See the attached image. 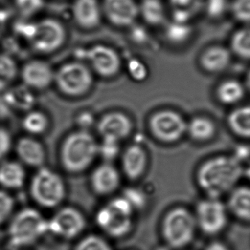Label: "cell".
Segmentation results:
<instances>
[{"mask_svg":"<svg viewBox=\"0 0 250 250\" xmlns=\"http://www.w3.org/2000/svg\"><path fill=\"white\" fill-rule=\"evenodd\" d=\"M242 173V166L237 160L219 157L203 165L198 172V182L211 198L217 199L236 185Z\"/></svg>","mask_w":250,"mask_h":250,"instance_id":"cell-1","label":"cell"},{"mask_svg":"<svg viewBox=\"0 0 250 250\" xmlns=\"http://www.w3.org/2000/svg\"><path fill=\"white\" fill-rule=\"evenodd\" d=\"M98 154V144L89 131L78 129L63 140L60 150L62 167L71 174L86 170Z\"/></svg>","mask_w":250,"mask_h":250,"instance_id":"cell-2","label":"cell"},{"mask_svg":"<svg viewBox=\"0 0 250 250\" xmlns=\"http://www.w3.org/2000/svg\"><path fill=\"white\" fill-rule=\"evenodd\" d=\"M48 233V220L36 208L26 207L13 214L7 227V239L12 248L23 250Z\"/></svg>","mask_w":250,"mask_h":250,"instance_id":"cell-3","label":"cell"},{"mask_svg":"<svg viewBox=\"0 0 250 250\" xmlns=\"http://www.w3.org/2000/svg\"><path fill=\"white\" fill-rule=\"evenodd\" d=\"M29 194L40 207L57 208L66 198V184L59 173L44 166L38 169L32 176Z\"/></svg>","mask_w":250,"mask_h":250,"instance_id":"cell-4","label":"cell"},{"mask_svg":"<svg viewBox=\"0 0 250 250\" xmlns=\"http://www.w3.org/2000/svg\"><path fill=\"white\" fill-rule=\"evenodd\" d=\"M133 208L124 198H115L101 207L95 215L97 226L113 238L126 236L132 229Z\"/></svg>","mask_w":250,"mask_h":250,"instance_id":"cell-5","label":"cell"},{"mask_svg":"<svg viewBox=\"0 0 250 250\" xmlns=\"http://www.w3.org/2000/svg\"><path fill=\"white\" fill-rule=\"evenodd\" d=\"M21 32L34 50L45 54L60 48L66 39L64 27L54 19L24 24Z\"/></svg>","mask_w":250,"mask_h":250,"instance_id":"cell-6","label":"cell"},{"mask_svg":"<svg viewBox=\"0 0 250 250\" xmlns=\"http://www.w3.org/2000/svg\"><path fill=\"white\" fill-rule=\"evenodd\" d=\"M91 69L82 62H71L62 65L54 75V83L60 93L68 98H80L92 86Z\"/></svg>","mask_w":250,"mask_h":250,"instance_id":"cell-7","label":"cell"},{"mask_svg":"<svg viewBox=\"0 0 250 250\" xmlns=\"http://www.w3.org/2000/svg\"><path fill=\"white\" fill-rule=\"evenodd\" d=\"M195 226V217L189 211L183 208H176L171 210L164 219L163 236L172 248H183L193 239Z\"/></svg>","mask_w":250,"mask_h":250,"instance_id":"cell-8","label":"cell"},{"mask_svg":"<svg viewBox=\"0 0 250 250\" xmlns=\"http://www.w3.org/2000/svg\"><path fill=\"white\" fill-rule=\"evenodd\" d=\"M86 227L85 215L76 207L59 208L48 220V233L64 240L77 239Z\"/></svg>","mask_w":250,"mask_h":250,"instance_id":"cell-9","label":"cell"},{"mask_svg":"<svg viewBox=\"0 0 250 250\" xmlns=\"http://www.w3.org/2000/svg\"><path fill=\"white\" fill-rule=\"evenodd\" d=\"M197 222L203 231L207 234L220 233L227 223L225 206L217 198L201 201L197 207Z\"/></svg>","mask_w":250,"mask_h":250,"instance_id":"cell-10","label":"cell"},{"mask_svg":"<svg viewBox=\"0 0 250 250\" xmlns=\"http://www.w3.org/2000/svg\"><path fill=\"white\" fill-rule=\"evenodd\" d=\"M154 135L166 142L177 141L184 133L186 125L182 117L170 111L157 113L150 122Z\"/></svg>","mask_w":250,"mask_h":250,"instance_id":"cell-11","label":"cell"},{"mask_svg":"<svg viewBox=\"0 0 250 250\" xmlns=\"http://www.w3.org/2000/svg\"><path fill=\"white\" fill-rule=\"evenodd\" d=\"M55 71L42 60H32L22 67V83L32 91L44 90L54 83Z\"/></svg>","mask_w":250,"mask_h":250,"instance_id":"cell-12","label":"cell"},{"mask_svg":"<svg viewBox=\"0 0 250 250\" xmlns=\"http://www.w3.org/2000/svg\"><path fill=\"white\" fill-rule=\"evenodd\" d=\"M92 70L103 77H110L117 73L120 61L117 53L105 45H98L90 48L85 54Z\"/></svg>","mask_w":250,"mask_h":250,"instance_id":"cell-13","label":"cell"},{"mask_svg":"<svg viewBox=\"0 0 250 250\" xmlns=\"http://www.w3.org/2000/svg\"><path fill=\"white\" fill-rule=\"evenodd\" d=\"M15 151L19 161L28 167L39 169L45 166L46 151L45 147L36 137H22L15 145Z\"/></svg>","mask_w":250,"mask_h":250,"instance_id":"cell-14","label":"cell"},{"mask_svg":"<svg viewBox=\"0 0 250 250\" xmlns=\"http://www.w3.org/2000/svg\"><path fill=\"white\" fill-rule=\"evenodd\" d=\"M103 10L109 20L119 26L132 24L139 13L134 0H104Z\"/></svg>","mask_w":250,"mask_h":250,"instance_id":"cell-15","label":"cell"},{"mask_svg":"<svg viewBox=\"0 0 250 250\" xmlns=\"http://www.w3.org/2000/svg\"><path fill=\"white\" fill-rule=\"evenodd\" d=\"M97 129L103 139L119 141L130 133L132 124L124 114L111 113L106 114L99 120Z\"/></svg>","mask_w":250,"mask_h":250,"instance_id":"cell-16","label":"cell"},{"mask_svg":"<svg viewBox=\"0 0 250 250\" xmlns=\"http://www.w3.org/2000/svg\"><path fill=\"white\" fill-rule=\"evenodd\" d=\"M120 176L114 166L104 163L94 169L91 176V185L95 193L109 195L114 192L119 185Z\"/></svg>","mask_w":250,"mask_h":250,"instance_id":"cell-17","label":"cell"},{"mask_svg":"<svg viewBox=\"0 0 250 250\" xmlns=\"http://www.w3.org/2000/svg\"><path fill=\"white\" fill-rule=\"evenodd\" d=\"M24 166L19 160H3L0 163V186L4 190H17L24 185Z\"/></svg>","mask_w":250,"mask_h":250,"instance_id":"cell-18","label":"cell"},{"mask_svg":"<svg viewBox=\"0 0 250 250\" xmlns=\"http://www.w3.org/2000/svg\"><path fill=\"white\" fill-rule=\"evenodd\" d=\"M73 14L81 26L91 29L100 23L101 9L97 0H76L73 7Z\"/></svg>","mask_w":250,"mask_h":250,"instance_id":"cell-19","label":"cell"},{"mask_svg":"<svg viewBox=\"0 0 250 250\" xmlns=\"http://www.w3.org/2000/svg\"><path fill=\"white\" fill-rule=\"evenodd\" d=\"M4 99L10 109H17L26 112L32 110L35 103L32 90L22 83V86H13L4 92Z\"/></svg>","mask_w":250,"mask_h":250,"instance_id":"cell-20","label":"cell"},{"mask_svg":"<svg viewBox=\"0 0 250 250\" xmlns=\"http://www.w3.org/2000/svg\"><path fill=\"white\" fill-rule=\"evenodd\" d=\"M123 169L128 177L135 179L143 173L146 166V155L137 146L127 148L123 159Z\"/></svg>","mask_w":250,"mask_h":250,"instance_id":"cell-21","label":"cell"},{"mask_svg":"<svg viewBox=\"0 0 250 250\" xmlns=\"http://www.w3.org/2000/svg\"><path fill=\"white\" fill-rule=\"evenodd\" d=\"M50 120L46 114L39 110H31L23 116L22 127L30 136L36 137L46 132Z\"/></svg>","mask_w":250,"mask_h":250,"instance_id":"cell-22","label":"cell"},{"mask_svg":"<svg viewBox=\"0 0 250 250\" xmlns=\"http://www.w3.org/2000/svg\"><path fill=\"white\" fill-rule=\"evenodd\" d=\"M229 51L223 47H212L207 50L201 58V63L205 70L219 72L224 70L230 62Z\"/></svg>","mask_w":250,"mask_h":250,"instance_id":"cell-23","label":"cell"},{"mask_svg":"<svg viewBox=\"0 0 250 250\" xmlns=\"http://www.w3.org/2000/svg\"><path fill=\"white\" fill-rule=\"evenodd\" d=\"M229 206L236 217L250 221V188H240L233 191Z\"/></svg>","mask_w":250,"mask_h":250,"instance_id":"cell-24","label":"cell"},{"mask_svg":"<svg viewBox=\"0 0 250 250\" xmlns=\"http://www.w3.org/2000/svg\"><path fill=\"white\" fill-rule=\"evenodd\" d=\"M228 123L235 133L250 138V105L233 111L229 117Z\"/></svg>","mask_w":250,"mask_h":250,"instance_id":"cell-25","label":"cell"},{"mask_svg":"<svg viewBox=\"0 0 250 250\" xmlns=\"http://www.w3.org/2000/svg\"><path fill=\"white\" fill-rule=\"evenodd\" d=\"M139 10L144 19L151 24H159L164 21V8L159 0H143Z\"/></svg>","mask_w":250,"mask_h":250,"instance_id":"cell-26","label":"cell"},{"mask_svg":"<svg viewBox=\"0 0 250 250\" xmlns=\"http://www.w3.org/2000/svg\"><path fill=\"white\" fill-rule=\"evenodd\" d=\"M244 95L245 89L243 86L236 81L225 82L219 87L218 97L224 104H236L242 99Z\"/></svg>","mask_w":250,"mask_h":250,"instance_id":"cell-27","label":"cell"},{"mask_svg":"<svg viewBox=\"0 0 250 250\" xmlns=\"http://www.w3.org/2000/svg\"><path fill=\"white\" fill-rule=\"evenodd\" d=\"M188 129L191 136L198 141L209 139L215 132L212 122L205 118L194 119L188 126Z\"/></svg>","mask_w":250,"mask_h":250,"instance_id":"cell-28","label":"cell"},{"mask_svg":"<svg viewBox=\"0 0 250 250\" xmlns=\"http://www.w3.org/2000/svg\"><path fill=\"white\" fill-rule=\"evenodd\" d=\"M233 51L245 59H250V29H244L235 34L232 39Z\"/></svg>","mask_w":250,"mask_h":250,"instance_id":"cell-29","label":"cell"},{"mask_svg":"<svg viewBox=\"0 0 250 250\" xmlns=\"http://www.w3.org/2000/svg\"><path fill=\"white\" fill-rule=\"evenodd\" d=\"M73 250H113L107 241L97 235H88L76 242Z\"/></svg>","mask_w":250,"mask_h":250,"instance_id":"cell-30","label":"cell"},{"mask_svg":"<svg viewBox=\"0 0 250 250\" xmlns=\"http://www.w3.org/2000/svg\"><path fill=\"white\" fill-rule=\"evenodd\" d=\"M16 66L14 62L5 55H0V89L6 87L15 79Z\"/></svg>","mask_w":250,"mask_h":250,"instance_id":"cell-31","label":"cell"},{"mask_svg":"<svg viewBox=\"0 0 250 250\" xmlns=\"http://www.w3.org/2000/svg\"><path fill=\"white\" fill-rule=\"evenodd\" d=\"M15 201L7 190L0 189V226L13 215Z\"/></svg>","mask_w":250,"mask_h":250,"instance_id":"cell-32","label":"cell"},{"mask_svg":"<svg viewBox=\"0 0 250 250\" xmlns=\"http://www.w3.org/2000/svg\"><path fill=\"white\" fill-rule=\"evenodd\" d=\"M16 6L21 14L31 16L36 14L44 7V0H15Z\"/></svg>","mask_w":250,"mask_h":250,"instance_id":"cell-33","label":"cell"},{"mask_svg":"<svg viewBox=\"0 0 250 250\" xmlns=\"http://www.w3.org/2000/svg\"><path fill=\"white\" fill-rule=\"evenodd\" d=\"M232 10L238 20L250 23V0H235Z\"/></svg>","mask_w":250,"mask_h":250,"instance_id":"cell-34","label":"cell"},{"mask_svg":"<svg viewBox=\"0 0 250 250\" xmlns=\"http://www.w3.org/2000/svg\"><path fill=\"white\" fill-rule=\"evenodd\" d=\"M123 198L129 203L133 209H141L146 204V198L139 189H128Z\"/></svg>","mask_w":250,"mask_h":250,"instance_id":"cell-35","label":"cell"},{"mask_svg":"<svg viewBox=\"0 0 250 250\" xmlns=\"http://www.w3.org/2000/svg\"><path fill=\"white\" fill-rule=\"evenodd\" d=\"M189 32H190V30H189L187 25L176 21L173 24L170 25L169 26L167 35L172 41L179 42V41H183V40L186 39L189 35Z\"/></svg>","mask_w":250,"mask_h":250,"instance_id":"cell-36","label":"cell"},{"mask_svg":"<svg viewBox=\"0 0 250 250\" xmlns=\"http://www.w3.org/2000/svg\"><path fill=\"white\" fill-rule=\"evenodd\" d=\"M118 141L103 139V142L98 145V154L105 160H112L118 152Z\"/></svg>","mask_w":250,"mask_h":250,"instance_id":"cell-37","label":"cell"},{"mask_svg":"<svg viewBox=\"0 0 250 250\" xmlns=\"http://www.w3.org/2000/svg\"><path fill=\"white\" fill-rule=\"evenodd\" d=\"M12 137L8 130L0 127V163L4 160V157L10 152L12 148Z\"/></svg>","mask_w":250,"mask_h":250,"instance_id":"cell-38","label":"cell"},{"mask_svg":"<svg viewBox=\"0 0 250 250\" xmlns=\"http://www.w3.org/2000/svg\"><path fill=\"white\" fill-rule=\"evenodd\" d=\"M226 6V0H207L206 1V9L208 14L215 17L224 13Z\"/></svg>","mask_w":250,"mask_h":250,"instance_id":"cell-39","label":"cell"},{"mask_svg":"<svg viewBox=\"0 0 250 250\" xmlns=\"http://www.w3.org/2000/svg\"><path fill=\"white\" fill-rule=\"evenodd\" d=\"M170 2L175 6L176 10L186 12L191 16L192 9L198 8L201 4V0H170Z\"/></svg>","mask_w":250,"mask_h":250,"instance_id":"cell-40","label":"cell"},{"mask_svg":"<svg viewBox=\"0 0 250 250\" xmlns=\"http://www.w3.org/2000/svg\"><path fill=\"white\" fill-rule=\"evenodd\" d=\"M131 76L136 80H142L146 77L147 70L144 64L138 60H132L129 64Z\"/></svg>","mask_w":250,"mask_h":250,"instance_id":"cell-41","label":"cell"},{"mask_svg":"<svg viewBox=\"0 0 250 250\" xmlns=\"http://www.w3.org/2000/svg\"><path fill=\"white\" fill-rule=\"evenodd\" d=\"M10 107L6 103L4 95H0V119L5 118L10 113Z\"/></svg>","mask_w":250,"mask_h":250,"instance_id":"cell-42","label":"cell"},{"mask_svg":"<svg viewBox=\"0 0 250 250\" xmlns=\"http://www.w3.org/2000/svg\"><path fill=\"white\" fill-rule=\"evenodd\" d=\"M205 250H229L228 248L221 242H212L207 247Z\"/></svg>","mask_w":250,"mask_h":250,"instance_id":"cell-43","label":"cell"},{"mask_svg":"<svg viewBox=\"0 0 250 250\" xmlns=\"http://www.w3.org/2000/svg\"><path fill=\"white\" fill-rule=\"evenodd\" d=\"M7 18H8V16H7L6 12L0 10V35L2 33L4 28H5L6 23H7Z\"/></svg>","mask_w":250,"mask_h":250,"instance_id":"cell-44","label":"cell"},{"mask_svg":"<svg viewBox=\"0 0 250 250\" xmlns=\"http://www.w3.org/2000/svg\"><path fill=\"white\" fill-rule=\"evenodd\" d=\"M247 84H248V89L250 91V71L248 73V79H247Z\"/></svg>","mask_w":250,"mask_h":250,"instance_id":"cell-45","label":"cell"},{"mask_svg":"<svg viewBox=\"0 0 250 250\" xmlns=\"http://www.w3.org/2000/svg\"><path fill=\"white\" fill-rule=\"evenodd\" d=\"M246 174L247 176H248V179L250 180V166L248 167L246 170Z\"/></svg>","mask_w":250,"mask_h":250,"instance_id":"cell-46","label":"cell"},{"mask_svg":"<svg viewBox=\"0 0 250 250\" xmlns=\"http://www.w3.org/2000/svg\"><path fill=\"white\" fill-rule=\"evenodd\" d=\"M157 250H168V249H167V248H159V249Z\"/></svg>","mask_w":250,"mask_h":250,"instance_id":"cell-47","label":"cell"},{"mask_svg":"<svg viewBox=\"0 0 250 250\" xmlns=\"http://www.w3.org/2000/svg\"></svg>","mask_w":250,"mask_h":250,"instance_id":"cell-48","label":"cell"}]
</instances>
